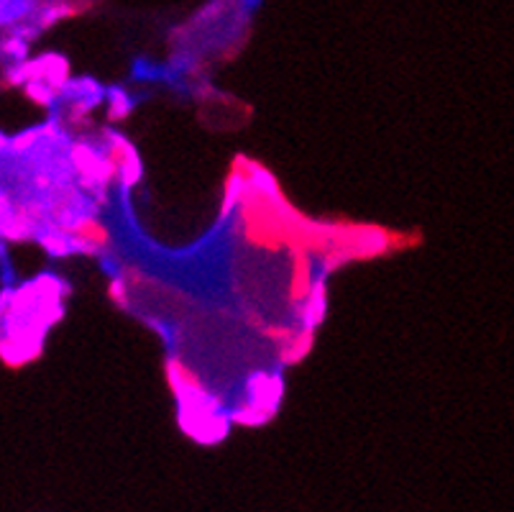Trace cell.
Here are the masks:
<instances>
[{"mask_svg": "<svg viewBox=\"0 0 514 512\" xmlns=\"http://www.w3.org/2000/svg\"><path fill=\"white\" fill-rule=\"evenodd\" d=\"M128 192L113 190L103 208L110 228L105 254L236 310L272 338L287 364L312 349L335 269L407 246L387 228L302 216L272 172L249 157L233 162L218 221L185 249L151 241Z\"/></svg>", "mask_w": 514, "mask_h": 512, "instance_id": "6da1fadb", "label": "cell"}, {"mask_svg": "<svg viewBox=\"0 0 514 512\" xmlns=\"http://www.w3.org/2000/svg\"><path fill=\"white\" fill-rule=\"evenodd\" d=\"M110 297L164 341L180 428L197 443H220L231 425H261L284 392L282 351L236 310L105 254Z\"/></svg>", "mask_w": 514, "mask_h": 512, "instance_id": "7a4b0ae2", "label": "cell"}]
</instances>
